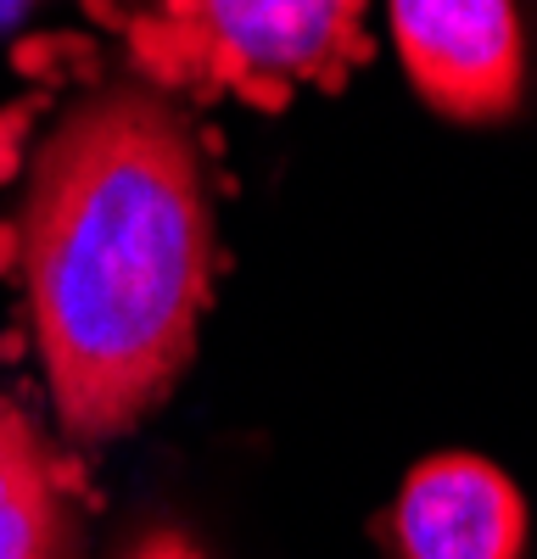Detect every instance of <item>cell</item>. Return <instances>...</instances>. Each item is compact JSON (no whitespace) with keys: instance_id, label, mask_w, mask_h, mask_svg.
I'll return each mask as SVG.
<instances>
[{"instance_id":"5b68a950","label":"cell","mask_w":537,"mask_h":559,"mask_svg":"<svg viewBox=\"0 0 537 559\" xmlns=\"http://www.w3.org/2000/svg\"><path fill=\"white\" fill-rule=\"evenodd\" d=\"M0 559H79L68 464L17 403H0Z\"/></svg>"},{"instance_id":"7a4b0ae2","label":"cell","mask_w":537,"mask_h":559,"mask_svg":"<svg viewBox=\"0 0 537 559\" xmlns=\"http://www.w3.org/2000/svg\"><path fill=\"white\" fill-rule=\"evenodd\" d=\"M358 17L365 0H157L134 51L157 79L275 107L353 62Z\"/></svg>"},{"instance_id":"3957f363","label":"cell","mask_w":537,"mask_h":559,"mask_svg":"<svg viewBox=\"0 0 537 559\" xmlns=\"http://www.w3.org/2000/svg\"><path fill=\"white\" fill-rule=\"evenodd\" d=\"M392 39L420 102L454 123H504L526 96L515 0H392Z\"/></svg>"},{"instance_id":"6da1fadb","label":"cell","mask_w":537,"mask_h":559,"mask_svg":"<svg viewBox=\"0 0 537 559\" xmlns=\"http://www.w3.org/2000/svg\"><path fill=\"white\" fill-rule=\"evenodd\" d=\"M17 258L57 419L112 442L191 364L213 274L196 134L157 90L79 102L34 157Z\"/></svg>"},{"instance_id":"8992f818","label":"cell","mask_w":537,"mask_h":559,"mask_svg":"<svg viewBox=\"0 0 537 559\" xmlns=\"http://www.w3.org/2000/svg\"><path fill=\"white\" fill-rule=\"evenodd\" d=\"M123 559H202V548L186 537V532H174V526H157L146 537H134L123 548Z\"/></svg>"},{"instance_id":"277c9868","label":"cell","mask_w":537,"mask_h":559,"mask_svg":"<svg viewBox=\"0 0 537 559\" xmlns=\"http://www.w3.org/2000/svg\"><path fill=\"white\" fill-rule=\"evenodd\" d=\"M392 543L403 559H521L526 503L499 464L476 453H437L403 481Z\"/></svg>"}]
</instances>
